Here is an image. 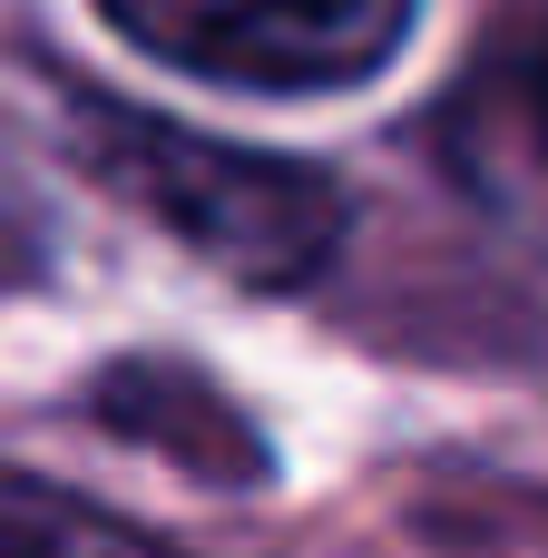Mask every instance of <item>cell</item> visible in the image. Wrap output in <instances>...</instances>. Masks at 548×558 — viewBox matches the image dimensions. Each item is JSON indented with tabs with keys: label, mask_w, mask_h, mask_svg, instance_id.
Masks as SVG:
<instances>
[{
	"label": "cell",
	"mask_w": 548,
	"mask_h": 558,
	"mask_svg": "<svg viewBox=\"0 0 548 558\" xmlns=\"http://www.w3.org/2000/svg\"><path fill=\"white\" fill-rule=\"evenodd\" d=\"M78 137H88V177L108 196H127L186 255H206L245 284H304L343 235V186L304 157L216 147L196 128L127 118V108H98V98L78 108Z\"/></svg>",
	"instance_id": "cell-1"
},
{
	"label": "cell",
	"mask_w": 548,
	"mask_h": 558,
	"mask_svg": "<svg viewBox=\"0 0 548 558\" xmlns=\"http://www.w3.org/2000/svg\"><path fill=\"white\" fill-rule=\"evenodd\" d=\"M422 0H98V20L157 69L255 88V98H333L402 59Z\"/></svg>",
	"instance_id": "cell-2"
},
{
	"label": "cell",
	"mask_w": 548,
	"mask_h": 558,
	"mask_svg": "<svg viewBox=\"0 0 548 558\" xmlns=\"http://www.w3.org/2000/svg\"><path fill=\"white\" fill-rule=\"evenodd\" d=\"M431 147H441L451 186L480 216H500L520 235H548V0L520 10L461 69V88L431 118Z\"/></svg>",
	"instance_id": "cell-3"
},
{
	"label": "cell",
	"mask_w": 548,
	"mask_h": 558,
	"mask_svg": "<svg viewBox=\"0 0 548 558\" xmlns=\"http://www.w3.org/2000/svg\"><path fill=\"white\" fill-rule=\"evenodd\" d=\"M0 558H176V549H157L147 530H127L118 510H98L78 490L0 471Z\"/></svg>",
	"instance_id": "cell-4"
}]
</instances>
